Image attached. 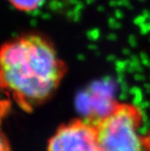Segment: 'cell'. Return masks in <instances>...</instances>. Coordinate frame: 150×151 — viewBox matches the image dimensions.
Here are the masks:
<instances>
[{
    "mask_svg": "<svg viewBox=\"0 0 150 151\" xmlns=\"http://www.w3.org/2000/svg\"><path fill=\"white\" fill-rule=\"evenodd\" d=\"M67 72L66 63L44 35H23L0 47V89L25 111L51 100Z\"/></svg>",
    "mask_w": 150,
    "mask_h": 151,
    "instance_id": "1",
    "label": "cell"
},
{
    "mask_svg": "<svg viewBox=\"0 0 150 151\" xmlns=\"http://www.w3.org/2000/svg\"><path fill=\"white\" fill-rule=\"evenodd\" d=\"M94 121L99 151H150V136L142 131L145 114L136 103L114 101Z\"/></svg>",
    "mask_w": 150,
    "mask_h": 151,
    "instance_id": "2",
    "label": "cell"
},
{
    "mask_svg": "<svg viewBox=\"0 0 150 151\" xmlns=\"http://www.w3.org/2000/svg\"><path fill=\"white\" fill-rule=\"evenodd\" d=\"M47 151H99L93 118H76L58 127L47 143Z\"/></svg>",
    "mask_w": 150,
    "mask_h": 151,
    "instance_id": "3",
    "label": "cell"
},
{
    "mask_svg": "<svg viewBox=\"0 0 150 151\" xmlns=\"http://www.w3.org/2000/svg\"><path fill=\"white\" fill-rule=\"evenodd\" d=\"M16 9L23 12H31L42 6L44 0H7Z\"/></svg>",
    "mask_w": 150,
    "mask_h": 151,
    "instance_id": "4",
    "label": "cell"
},
{
    "mask_svg": "<svg viewBox=\"0 0 150 151\" xmlns=\"http://www.w3.org/2000/svg\"><path fill=\"white\" fill-rule=\"evenodd\" d=\"M0 151H12L7 137L0 126Z\"/></svg>",
    "mask_w": 150,
    "mask_h": 151,
    "instance_id": "5",
    "label": "cell"
}]
</instances>
